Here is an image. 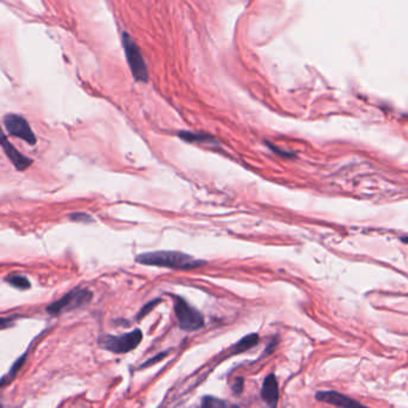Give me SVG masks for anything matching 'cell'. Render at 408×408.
<instances>
[{
	"label": "cell",
	"mask_w": 408,
	"mask_h": 408,
	"mask_svg": "<svg viewBox=\"0 0 408 408\" xmlns=\"http://www.w3.org/2000/svg\"><path fill=\"white\" fill-rule=\"evenodd\" d=\"M14 317L11 318H0V330H5V328H8L13 325Z\"/></svg>",
	"instance_id": "19"
},
{
	"label": "cell",
	"mask_w": 408,
	"mask_h": 408,
	"mask_svg": "<svg viewBox=\"0 0 408 408\" xmlns=\"http://www.w3.org/2000/svg\"><path fill=\"white\" fill-rule=\"evenodd\" d=\"M122 42H123L125 56H127L128 64L130 67L134 78L140 82H147L148 81V70H147V66L142 57V54H141L139 45L135 43L131 36L128 35L127 32L123 33Z\"/></svg>",
	"instance_id": "5"
},
{
	"label": "cell",
	"mask_w": 408,
	"mask_h": 408,
	"mask_svg": "<svg viewBox=\"0 0 408 408\" xmlns=\"http://www.w3.org/2000/svg\"><path fill=\"white\" fill-rule=\"evenodd\" d=\"M201 408H227V405L221 399L211 397V395H205L202 399Z\"/></svg>",
	"instance_id": "12"
},
{
	"label": "cell",
	"mask_w": 408,
	"mask_h": 408,
	"mask_svg": "<svg viewBox=\"0 0 408 408\" xmlns=\"http://www.w3.org/2000/svg\"><path fill=\"white\" fill-rule=\"evenodd\" d=\"M24 358H25V356H23V357H20L19 360H18V361L16 362V363H14L13 367H12L11 371H10V373H8V375L6 376V377H4V379H2V382H0V386H2V385H5V383H7V380L13 379L14 375H16V374H17V371L20 369L21 364H23V362H24Z\"/></svg>",
	"instance_id": "14"
},
{
	"label": "cell",
	"mask_w": 408,
	"mask_h": 408,
	"mask_svg": "<svg viewBox=\"0 0 408 408\" xmlns=\"http://www.w3.org/2000/svg\"><path fill=\"white\" fill-rule=\"evenodd\" d=\"M258 342H259V336H258V334L256 333L248 334V336L244 337V338L240 339L235 344L234 348H233V354L238 355L242 354V352H246L250 349L254 348L258 344Z\"/></svg>",
	"instance_id": "10"
},
{
	"label": "cell",
	"mask_w": 408,
	"mask_h": 408,
	"mask_svg": "<svg viewBox=\"0 0 408 408\" xmlns=\"http://www.w3.org/2000/svg\"><path fill=\"white\" fill-rule=\"evenodd\" d=\"M315 398H317L318 401H322V403L333 405V406L340 408H369L362 405L361 403H358V401L354 400V399L334 391L318 392L315 394Z\"/></svg>",
	"instance_id": "7"
},
{
	"label": "cell",
	"mask_w": 408,
	"mask_h": 408,
	"mask_svg": "<svg viewBox=\"0 0 408 408\" xmlns=\"http://www.w3.org/2000/svg\"><path fill=\"white\" fill-rule=\"evenodd\" d=\"M92 300V293L87 289L76 288L70 290L68 294L55 301L47 307V312L51 315H59L61 313L74 311L76 308L87 305Z\"/></svg>",
	"instance_id": "4"
},
{
	"label": "cell",
	"mask_w": 408,
	"mask_h": 408,
	"mask_svg": "<svg viewBox=\"0 0 408 408\" xmlns=\"http://www.w3.org/2000/svg\"><path fill=\"white\" fill-rule=\"evenodd\" d=\"M232 389H233V393H234L235 395H240L242 393V389H244V379H236L234 383H233L232 386Z\"/></svg>",
	"instance_id": "16"
},
{
	"label": "cell",
	"mask_w": 408,
	"mask_h": 408,
	"mask_svg": "<svg viewBox=\"0 0 408 408\" xmlns=\"http://www.w3.org/2000/svg\"><path fill=\"white\" fill-rule=\"evenodd\" d=\"M262 395L263 400L268 404L269 408H277L279 391H278V382L276 379L275 374H270L265 377L262 387Z\"/></svg>",
	"instance_id": "9"
},
{
	"label": "cell",
	"mask_w": 408,
	"mask_h": 408,
	"mask_svg": "<svg viewBox=\"0 0 408 408\" xmlns=\"http://www.w3.org/2000/svg\"><path fill=\"white\" fill-rule=\"evenodd\" d=\"M141 340H142V332L136 328L122 336H103L99 339V344L103 349L112 354H127L136 349L140 345Z\"/></svg>",
	"instance_id": "3"
},
{
	"label": "cell",
	"mask_w": 408,
	"mask_h": 408,
	"mask_svg": "<svg viewBox=\"0 0 408 408\" xmlns=\"http://www.w3.org/2000/svg\"><path fill=\"white\" fill-rule=\"evenodd\" d=\"M8 284H11L12 287L17 288V289L20 290H26L30 288V282L29 279L21 275H11L6 278Z\"/></svg>",
	"instance_id": "11"
},
{
	"label": "cell",
	"mask_w": 408,
	"mask_h": 408,
	"mask_svg": "<svg viewBox=\"0 0 408 408\" xmlns=\"http://www.w3.org/2000/svg\"><path fill=\"white\" fill-rule=\"evenodd\" d=\"M69 217L72 220H75V221H92L91 216H88L87 214H84V213H73L69 215Z\"/></svg>",
	"instance_id": "18"
},
{
	"label": "cell",
	"mask_w": 408,
	"mask_h": 408,
	"mask_svg": "<svg viewBox=\"0 0 408 408\" xmlns=\"http://www.w3.org/2000/svg\"><path fill=\"white\" fill-rule=\"evenodd\" d=\"M4 124L8 134L13 136L19 137L26 143L33 146L36 143V136L33 134L32 129L30 128V124L27 123L26 119L23 118L16 113H8L4 117Z\"/></svg>",
	"instance_id": "6"
},
{
	"label": "cell",
	"mask_w": 408,
	"mask_h": 408,
	"mask_svg": "<svg viewBox=\"0 0 408 408\" xmlns=\"http://www.w3.org/2000/svg\"><path fill=\"white\" fill-rule=\"evenodd\" d=\"M166 356H167V352H161V354L154 356V357L150 358V360L146 361L143 364H141V365H140V369H143V368H148V367H150V365L158 363V362H160V361L162 360V358H165V357H166Z\"/></svg>",
	"instance_id": "15"
},
{
	"label": "cell",
	"mask_w": 408,
	"mask_h": 408,
	"mask_svg": "<svg viewBox=\"0 0 408 408\" xmlns=\"http://www.w3.org/2000/svg\"><path fill=\"white\" fill-rule=\"evenodd\" d=\"M173 309L178 325L182 330L192 332L204 326L203 315L182 297L173 296Z\"/></svg>",
	"instance_id": "2"
},
{
	"label": "cell",
	"mask_w": 408,
	"mask_h": 408,
	"mask_svg": "<svg viewBox=\"0 0 408 408\" xmlns=\"http://www.w3.org/2000/svg\"><path fill=\"white\" fill-rule=\"evenodd\" d=\"M0 146H1L2 150L5 152L6 156L10 159V161L13 164V166L16 167L18 171L26 170V168L32 164L31 159L24 156L19 150L14 148V146L8 141L1 128H0Z\"/></svg>",
	"instance_id": "8"
},
{
	"label": "cell",
	"mask_w": 408,
	"mask_h": 408,
	"mask_svg": "<svg viewBox=\"0 0 408 408\" xmlns=\"http://www.w3.org/2000/svg\"><path fill=\"white\" fill-rule=\"evenodd\" d=\"M268 145H269V148L274 150V152H275V153H277V154H281V155H287V156L291 155L290 153H285V152H283V150H279V149H277V148H276V147H275L274 145H270V143H268Z\"/></svg>",
	"instance_id": "20"
},
{
	"label": "cell",
	"mask_w": 408,
	"mask_h": 408,
	"mask_svg": "<svg viewBox=\"0 0 408 408\" xmlns=\"http://www.w3.org/2000/svg\"><path fill=\"white\" fill-rule=\"evenodd\" d=\"M159 303V300H156V301H152V302H149L148 305H146L145 307H143L142 309H141V312H140V314L137 315V318L139 319H141V318H143L145 317L146 314H148V313L152 311L153 309V307H154L155 305H158Z\"/></svg>",
	"instance_id": "17"
},
{
	"label": "cell",
	"mask_w": 408,
	"mask_h": 408,
	"mask_svg": "<svg viewBox=\"0 0 408 408\" xmlns=\"http://www.w3.org/2000/svg\"><path fill=\"white\" fill-rule=\"evenodd\" d=\"M136 263L148 266L167 268L173 270H190L203 265L205 262L197 260L189 254L178 251H154L139 254L135 258Z\"/></svg>",
	"instance_id": "1"
},
{
	"label": "cell",
	"mask_w": 408,
	"mask_h": 408,
	"mask_svg": "<svg viewBox=\"0 0 408 408\" xmlns=\"http://www.w3.org/2000/svg\"><path fill=\"white\" fill-rule=\"evenodd\" d=\"M179 137L184 141H188V142H208V141H213L211 137L191 133V131H182V133H179Z\"/></svg>",
	"instance_id": "13"
}]
</instances>
